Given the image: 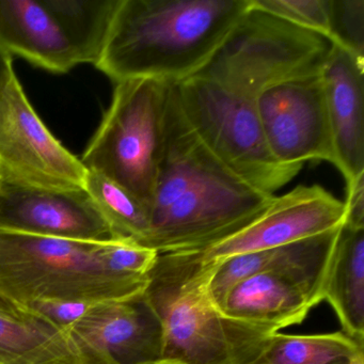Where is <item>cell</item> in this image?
<instances>
[{"label": "cell", "mask_w": 364, "mask_h": 364, "mask_svg": "<svg viewBox=\"0 0 364 364\" xmlns=\"http://www.w3.org/2000/svg\"><path fill=\"white\" fill-rule=\"evenodd\" d=\"M274 198L240 180L208 150L170 85L150 234L144 246L159 255L201 252L248 227Z\"/></svg>", "instance_id": "cell-1"}, {"label": "cell", "mask_w": 364, "mask_h": 364, "mask_svg": "<svg viewBox=\"0 0 364 364\" xmlns=\"http://www.w3.org/2000/svg\"><path fill=\"white\" fill-rule=\"evenodd\" d=\"M252 0H120L95 67L114 82L197 74Z\"/></svg>", "instance_id": "cell-2"}, {"label": "cell", "mask_w": 364, "mask_h": 364, "mask_svg": "<svg viewBox=\"0 0 364 364\" xmlns=\"http://www.w3.org/2000/svg\"><path fill=\"white\" fill-rule=\"evenodd\" d=\"M110 242L0 230V298L25 313L41 299L92 304L139 299L150 276L117 267L108 255Z\"/></svg>", "instance_id": "cell-3"}, {"label": "cell", "mask_w": 364, "mask_h": 364, "mask_svg": "<svg viewBox=\"0 0 364 364\" xmlns=\"http://www.w3.org/2000/svg\"><path fill=\"white\" fill-rule=\"evenodd\" d=\"M217 266L196 253L159 255L144 293L161 321L163 357L187 364H252L270 336L227 318L210 283Z\"/></svg>", "instance_id": "cell-4"}, {"label": "cell", "mask_w": 364, "mask_h": 364, "mask_svg": "<svg viewBox=\"0 0 364 364\" xmlns=\"http://www.w3.org/2000/svg\"><path fill=\"white\" fill-rule=\"evenodd\" d=\"M170 85L154 80L116 82L112 104L80 161L137 198L150 213L163 152Z\"/></svg>", "instance_id": "cell-5"}, {"label": "cell", "mask_w": 364, "mask_h": 364, "mask_svg": "<svg viewBox=\"0 0 364 364\" xmlns=\"http://www.w3.org/2000/svg\"><path fill=\"white\" fill-rule=\"evenodd\" d=\"M331 48L323 36L259 9L252 0L223 46L193 76L255 101L274 82L323 70Z\"/></svg>", "instance_id": "cell-6"}, {"label": "cell", "mask_w": 364, "mask_h": 364, "mask_svg": "<svg viewBox=\"0 0 364 364\" xmlns=\"http://www.w3.org/2000/svg\"><path fill=\"white\" fill-rule=\"evenodd\" d=\"M120 0H0V46L53 73L99 60Z\"/></svg>", "instance_id": "cell-7"}, {"label": "cell", "mask_w": 364, "mask_h": 364, "mask_svg": "<svg viewBox=\"0 0 364 364\" xmlns=\"http://www.w3.org/2000/svg\"><path fill=\"white\" fill-rule=\"evenodd\" d=\"M174 87L189 124L240 180L274 195L299 173L302 168L281 165L268 150L255 101L197 76Z\"/></svg>", "instance_id": "cell-8"}, {"label": "cell", "mask_w": 364, "mask_h": 364, "mask_svg": "<svg viewBox=\"0 0 364 364\" xmlns=\"http://www.w3.org/2000/svg\"><path fill=\"white\" fill-rule=\"evenodd\" d=\"M88 170L42 122L14 73L0 97V176L60 191H85Z\"/></svg>", "instance_id": "cell-9"}, {"label": "cell", "mask_w": 364, "mask_h": 364, "mask_svg": "<svg viewBox=\"0 0 364 364\" xmlns=\"http://www.w3.org/2000/svg\"><path fill=\"white\" fill-rule=\"evenodd\" d=\"M255 105L268 150L279 164L334 163L323 70L270 85Z\"/></svg>", "instance_id": "cell-10"}, {"label": "cell", "mask_w": 364, "mask_h": 364, "mask_svg": "<svg viewBox=\"0 0 364 364\" xmlns=\"http://www.w3.org/2000/svg\"><path fill=\"white\" fill-rule=\"evenodd\" d=\"M346 221L344 201L319 185L296 187L274 198L248 227L196 255L203 265L217 266L237 255L268 250L340 229Z\"/></svg>", "instance_id": "cell-11"}, {"label": "cell", "mask_w": 364, "mask_h": 364, "mask_svg": "<svg viewBox=\"0 0 364 364\" xmlns=\"http://www.w3.org/2000/svg\"><path fill=\"white\" fill-rule=\"evenodd\" d=\"M0 230L78 242L116 240L86 191H60L0 176Z\"/></svg>", "instance_id": "cell-12"}, {"label": "cell", "mask_w": 364, "mask_h": 364, "mask_svg": "<svg viewBox=\"0 0 364 364\" xmlns=\"http://www.w3.org/2000/svg\"><path fill=\"white\" fill-rule=\"evenodd\" d=\"M67 330L80 344L109 353L120 364L163 357V328L144 295L133 301L97 302Z\"/></svg>", "instance_id": "cell-13"}, {"label": "cell", "mask_w": 364, "mask_h": 364, "mask_svg": "<svg viewBox=\"0 0 364 364\" xmlns=\"http://www.w3.org/2000/svg\"><path fill=\"white\" fill-rule=\"evenodd\" d=\"M321 301V291L306 283L283 274L262 272L235 283L217 309L227 318L272 336L301 323Z\"/></svg>", "instance_id": "cell-14"}, {"label": "cell", "mask_w": 364, "mask_h": 364, "mask_svg": "<svg viewBox=\"0 0 364 364\" xmlns=\"http://www.w3.org/2000/svg\"><path fill=\"white\" fill-rule=\"evenodd\" d=\"M364 65L332 44L323 68L333 165L346 184L364 174Z\"/></svg>", "instance_id": "cell-15"}, {"label": "cell", "mask_w": 364, "mask_h": 364, "mask_svg": "<svg viewBox=\"0 0 364 364\" xmlns=\"http://www.w3.org/2000/svg\"><path fill=\"white\" fill-rule=\"evenodd\" d=\"M342 228L277 248L237 255L219 264L210 283L215 306L238 281L262 272L289 277L314 287L323 295Z\"/></svg>", "instance_id": "cell-16"}, {"label": "cell", "mask_w": 364, "mask_h": 364, "mask_svg": "<svg viewBox=\"0 0 364 364\" xmlns=\"http://www.w3.org/2000/svg\"><path fill=\"white\" fill-rule=\"evenodd\" d=\"M342 331L364 343V229L343 225L323 283Z\"/></svg>", "instance_id": "cell-17"}, {"label": "cell", "mask_w": 364, "mask_h": 364, "mask_svg": "<svg viewBox=\"0 0 364 364\" xmlns=\"http://www.w3.org/2000/svg\"><path fill=\"white\" fill-rule=\"evenodd\" d=\"M364 359V343L343 331L272 334L252 364H345Z\"/></svg>", "instance_id": "cell-18"}, {"label": "cell", "mask_w": 364, "mask_h": 364, "mask_svg": "<svg viewBox=\"0 0 364 364\" xmlns=\"http://www.w3.org/2000/svg\"><path fill=\"white\" fill-rule=\"evenodd\" d=\"M77 346L69 330L35 315L0 316V364H41Z\"/></svg>", "instance_id": "cell-19"}, {"label": "cell", "mask_w": 364, "mask_h": 364, "mask_svg": "<svg viewBox=\"0 0 364 364\" xmlns=\"http://www.w3.org/2000/svg\"><path fill=\"white\" fill-rule=\"evenodd\" d=\"M85 191L116 240L144 246L150 234V213L129 191L103 174L88 171Z\"/></svg>", "instance_id": "cell-20"}, {"label": "cell", "mask_w": 364, "mask_h": 364, "mask_svg": "<svg viewBox=\"0 0 364 364\" xmlns=\"http://www.w3.org/2000/svg\"><path fill=\"white\" fill-rule=\"evenodd\" d=\"M329 41L364 65V0H331Z\"/></svg>", "instance_id": "cell-21"}, {"label": "cell", "mask_w": 364, "mask_h": 364, "mask_svg": "<svg viewBox=\"0 0 364 364\" xmlns=\"http://www.w3.org/2000/svg\"><path fill=\"white\" fill-rule=\"evenodd\" d=\"M253 5L329 40L331 0H253Z\"/></svg>", "instance_id": "cell-22"}, {"label": "cell", "mask_w": 364, "mask_h": 364, "mask_svg": "<svg viewBox=\"0 0 364 364\" xmlns=\"http://www.w3.org/2000/svg\"><path fill=\"white\" fill-rule=\"evenodd\" d=\"M93 304L74 300L41 299L29 304L26 312L61 329H67L82 318Z\"/></svg>", "instance_id": "cell-23"}, {"label": "cell", "mask_w": 364, "mask_h": 364, "mask_svg": "<svg viewBox=\"0 0 364 364\" xmlns=\"http://www.w3.org/2000/svg\"><path fill=\"white\" fill-rule=\"evenodd\" d=\"M346 227L364 229V174L346 184Z\"/></svg>", "instance_id": "cell-24"}, {"label": "cell", "mask_w": 364, "mask_h": 364, "mask_svg": "<svg viewBox=\"0 0 364 364\" xmlns=\"http://www.w3.org/2000/svg\"><path fill=\"white\" fill-rule=\"evenodd\" d=\"M41 364H120L109 353L95 350L78 343L73 350L52 358Z\"/></svg>", "instance_id": "cell-25"}, {"label": "cell", "mask_w": 364, "mask_h": 364, "mask_svg": "<svg viewBox=\"0 0 364 364\" xmlns=\"http://www.w3.org/2000/svg\"><path fill=\"white\" fill-rule=\"evenodd\" d=\"M14 73L11 55L0 46V97Z\"/></svg>", "instance_id": "cell-26"}, {"label": "cell", "mask_w": 364, "mask_h": 364, "mask_svg": "<svg viewBox=\"0 0 364 364\" xmlns=\"http://www.w3.org/2000/svg\"><path fill=\"white\" fill-rule=\"evenodd\" d=\"M29 313L23 312L9 302L0 298V316L9 317V318L22 319L28 316Z\"/></svg>", "instance_id": "cell-27"}, {"label": "cell", "mask_w": 364, "mask_h": 364, "mask_svg": "<svg viewBox=\"0 0 364 364\" xmlns=\"http://www.w3.org/2000/svg\"><path fill=\"white\" fill-rule=\"evenodd\" d=\"M140 364H187L180 360L170 359V358H161V359L154 360V361L144 362Z\"/></svg>", "instance_id": "cell-28"}, {"label": "cell", "mask_w": 364, "mask_h": 364, "mask_svg": "<svg viewBox=\"0 0 364 364\" xmlns=\"http://www.w3.org/2000/svg\"><path fill=\"white\" fill-rule=\"evenodd\" d=\"M345 364H364V359L353 360V361L348 362Z\"/></svg>", "instance_id": "cell-29"}]
</instances>
